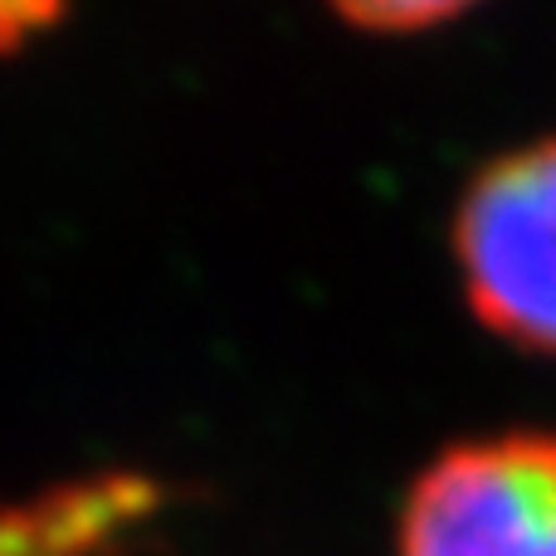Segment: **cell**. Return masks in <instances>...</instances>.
<instances>
[{
    "instance_id": "1",
    "label": "cell",
    "mask_w": 556,
    "mask_h": 556,
    "mask_svg": "<svg viewBox=\"0 0 556 556\" xmlns=\"http://www.w3.org/2000/svg\"><path fill=\"white\" fill-rule=\"evenodd\" d=\"M464 298L493 337L556 356V137L503 152L454 220Z\"/></svg>"
},
{
    "instance_id": "2",
    "label": "cell",
    "mask_w": 556,
    "mask_h": 556,
    "mask_svg": "<svg viewBox=\"0 0 556 556\" xmlns=\"http://www.w3.org/2000/svg\"><path fill=\"white\" fill-rule=\"evenodd\" d=\"M395 556H556V434L444 450L405 498Z\"/></svg>"
},
{
    "instance_id": "3",
    "label": "cell",
    "mask_w": 556,
    "mask_h": 556,
    "mask_svg": "<svg viewBox=\"0 0 556 556\" xmlns=\"http://www.w3.org/2000/svg\"><path fill=\"white\" fill-rule=\"evenodd\" d=\"M156 503V483L137 473H98L29 503H0V556H108L137 538Z\"/></svg>"
},
{
    "instance_id": "4",
    "label": "cell",
    "mask_w": 556,
    "mask_h": 556,
    "mask_svg": "<svg viewBox=\"0 0 556 556\" xmlns=\"http://www.w3.org/2000/svg\"><path fill=\"white\" fill-rule=\"evenodd\" d=\"M346 25L371 29V35H410V29H434L459 20L454 5H346Z\"/></svg>"
},
{
    "instance_id": "5",
    "label": "cell",
    "mask_w": 556,
    "mask_h": 556,
    "mask_svg": "<svg viewBox=\"0 0 556 556\" xmlns=\"http://www.w3.org/2000/svg\"><path fill=\"white\" fill-rule=\"evenodd\" d=\"M49 20H59V10H39V5H0V49L15 45V39L35 35V25H49Z\"/></svg>"
}]
</instances>
